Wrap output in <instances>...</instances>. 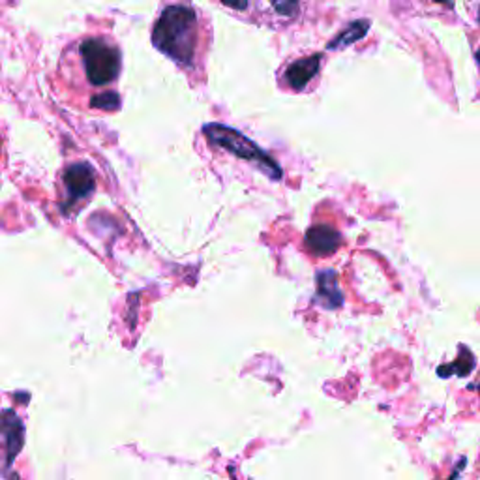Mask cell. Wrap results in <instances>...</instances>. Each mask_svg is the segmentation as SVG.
<instances>
[{
	"mask_svg": "<svg viewBox=\"0 0 480 480\" xmlns=\"http://www.w3.org/2000/svg\"><path fill=\"white\" fill-rule=\"evenodd\" d=\"M152 42L162 53L179 64H189L196 55L198 15L188 6L165 8L154 25Z\"/></svg>",
	"mask_w": 480,
	"mask_h": 480,
	"instance_id": "1",
	"label": "cell"
},
{
	"mask_svg": "<svg viewBox=\"0 0 480 480\" xmlns=\"http://www.w3.org/2000/svg\"><path fill=\"white\" fill-rule=\"evenodd\" d=\"M207 139L212 143V145L216 147H222L226 149L227 152L243 158V160H248V162H254L255 165H259L263 171H265L269 177L272 179H280L282 177V170L278 167V163L267 156L265 152H263L255 143H252L246 135H243L240 132L233 130V128H227V126H222V125H207L203 128Z\"/></svg>",
	"mask_w": 480,
	"mask_h": 480,
	"instance_id": "2",
	"label": "cell"
},
{
	"mask_svg": "<svg viewBox=\"0 0 480 480\" xmlns=\"http://www.w3.org/2000/svg\"><path fill=\"white\" fill-rule=\"evenodd\" d=\"M81 57L87 78L92 85L100 87L116 79L120 71V53L106 40H85L81 43Z\"/></svg>",
	"mask_w": 480,
	"mask_h": 480,
	"instance_id": "3",
	"label": "cell"
},
{
	"mask_svg": "<svg viewBox=\"0 0 480 480\" xmlns=\"http://www.w3.org/2000/svg\"><path fill=\"white\" fill-rule=\"evenodd\" d=\"M94 171L88 163L69 165L64 173V186L69 201H81L94 191Z\"/></svg>",
	"mask_w": 480,
	"mask_h": 480,
	"instance_id": "4",
	"label": "cell"
},
{
	"mask_svg": "<svg viewBox=\"0 0 480 480\" xmlns=\"http://www.w3.org/2000/svg\"><path fill=\"white\" fill-rule=\"evenodd\" d=\"M304 245L314 255H330L342 245V236L330 226H316L306 233Z\"/></svg>",
	"mask_w": 480,
	"mask_h": 480,
	"instance_id": "5",
	"label": "cell"
},
{
	"mask_svg": "<svg viewBox=\"0 0 480 480\" xmlns=\"http://www.w3.org/2000/svg\"><path fill=\"white\" fill-rule=\"evenodd\" d=\"M319 60H321V55H311L308 59L293 62L290 68L285 69V83L295 90H302L311 81V78L318 74Z\"/></svg>",
	"mask_w": 480,
	"mask_h": 480,
	"instance_id": "6",
	"label": "cell"
},
{
	"mask_svg": "<svg viewBox=\"0 0 480 480\" xmlns=\"http://www.w3.org/2000/svg\"><path fill=\"white\" fill-rule=\"evenodd\" d=\"M3 436H5V447H6V462L10 464L15 454L21 450L23 441H25V429H23L21 420L12 413L6 411L3 415Z\"/></svg>",
	"mask_w": 480,
	"mask_h": 480,
	"instance_id": "7",
	"label": "cell"
},
{
	"mask_svg": "<svg viewBox=\"0 0 480 480\" xmlns=\"http://www.w3.org/2000/svg\"><path fill=\"white\" fill-rule=\"evenodd\" d=\"M318 299L327 306V308H338L344 302V297L340 293L338 280L332 271H323L318 276Z\"/></svg>",
	"mask_w": 480,
	"mask_h": 480,
	"instance_id": "8",
	"label": "cell"
},
{
	"mask_svg": "<svg viewBox=\"0 0 480 480\" xmlns=\"http://www.w3.org/2000/svg\"><path fill=\"white\" fill-rule=\"evenodd\" d=\"M460 355L458 358L454 360V363L450 365H443L439 366L438 370V375L439 377H467L473 370H475V365H476V360H475V355L469 351L467 346H460Z\"/></svg>",
	"mask_w": 480,
	"mask_h": 480,
	"instance_id": "9",
	"label": "cell"
},
{
	"mask_svg": "<svg viewBox=\"0 0 480 480\" xmlns=\"http://www.w3.org/2000/svg\"><path fill=\"white\" fill-rule=\"evenodd\" d=\"M368 27H370L368 21H356V23H353V25H349L338 38L332 40L327 47L328 50H340V47H347V45L355 43L356 40L365 38L368 32Z\"/></svg>",
	"mask_w": 480,
	"mask_h": 480,
	"instance_id": "10",
	"label": "cell"
},
{
	"mask_svg": "<svg viewBox=\"0 0 480 480\" xmlns=\"http://www.w3.org/2000/svg\"><path fill=\"white\" fill-rule=\"evenodd\" d=\"M90 106L96 107V109L115 111L120 106V98H118V94H115V92H106V94H100V96H94V98L90 100Z\"/></svg>",
	"mask_w": 480,
	"mask_h": 480,
	"instance_id": "11",
	"label": "cell"
},
{
	"mask_svg": "<svg viewBox=\"0 0 480 480\" xmlns=\"http://www.w3.org/2000/svg\"><path fill=\"white\" fill-rule=\"evenodd\" d=\"M272 6L280 15L291 17L299 10V0H272Z\"/></svg>",
	"mask_w": 480,
	"mask_h": 480,
	"instance_id": "12",
	"label": "cell"
},
{
	"mask_svg": "<svg viewBox=\"0 0 480 480\" xmlns=\"http://www.w3.org/2000/svg\"><path fill=\"white\" fill-rule=\"evenodd\" d=\"M222 3L233 10H245L248 6V0H222Z\"/></svg>",
	"mask_w": 480,
	"mask_h": 480,
	"instance_id": "13",
	"label": "cell"
},
{
	"mask_svg": "<svg viewBox=\"0 0 480 480\" xmlns=\"http://www.w3.org/2000/svg\"><path fill=\"white\" fill-rule=\"evenodd\" d=\"M475 60H476V68L480 71V45L476 47V51H475Z\"/></svg>",
	"mask_w": 480,
	"mask_h": 480,
	"instance_id": "14",
	"label": "cell"
}]
</instances>
